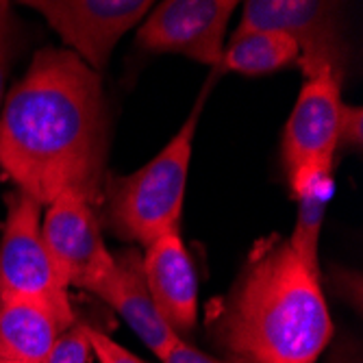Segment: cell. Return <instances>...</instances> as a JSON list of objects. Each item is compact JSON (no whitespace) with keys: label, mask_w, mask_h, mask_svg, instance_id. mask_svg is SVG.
I'll list each match as a JSON object with an SVG mask.
<instances>
[{"label":"cell","mask_w":363,"mask_h":363,"mask_svg":"<svg viewBox=\"0 0 363 363\" xmlns=\"http://www.w3.org/2000/svg\"><path fill=\"white\" fill-rule=\"evenodd\" d=\"M0 5H3V3H0Z\"/></svg>","instance_id":"21"},{"label":"cell","mask_w":363,"mask_h":363,"mask_svg":"<svg viewBox=\"0 0 363 363\" xmlns=\"http://www.w3.org/2000/svg\"><path fill=\"white\" fill-rule=\"evenodd\" d=\"M363 144V111L361 107H344L340 126V146L361 148Z\"/></svg>","instance_id":"19"},{"label":"cell","mask_w":363,"mask_h":363,"mask_svg":"<svg viewBox=\"0 0 363 363\" xmlns=\"http://www.w3.org/2000/svg\"><path fill=\"white\" fill-rule=\"evenodd\" d=\"M42 238L68 287L91 294L116 268L94 205L77 191H63L48 205Z\"/></svg>","instance_id":"7"},{"label":"cell","mask_w":363,"mask_h":363,"mask_svg":"<svg viewBox=\"0 0 363 363\" xmlns=\"http://www.w3.org/2000/svg\"><path fill=\"white\" fill-rule=\"evenodd\" d=\"M211 85L213 79L203 87L179 133L146 166L126 177H105L103 224L118 240L148 246L163 233L179 228L196 126Z\"/></svg>","instance_id":"3"},{"label":"cell","mask_w":363,"mask_h":363,"mask_svg":"<svg viewBox=\"0 0 363 363\" xmlns=\"http://www.w3.org/2000/svg\"><path fill=\"white\" fill-rule=\"evenodd\" d=\"M44 16L50 28L81 61L101 74L116 44L138 26L155 3L150 0H33L24 3Z\"/></svg>","instance_id":"8"},{"label":"cell","mask_w":363,"mask_h":363,"mask_svg":"<svg viewBox=\"0 0 363 363\" xmlns=\"http://www.w3.org/2000/svg\"><path fill=\"white\" fill-rule=\"evenodd\" d=\"M207 326L222 363H315L335 331L320 277L277 233L252 246Z\"/></svg>","instance_id":"2"},{"label":"cell","mask_w":363,"mask_h":363,"mask_svg":"<svg viewBox=\"0 0 363 363\" xmlns=\"http://www.w3.org/2000/svg\"><path fill=\"white\" fill-rule=\"evenodd\" d=\"M22 24L16 18L9 3L0 5V107L5 101V85L11 72V65L22 50Z\"/></svg>","instance_id":"15"},{"label":"cell","mask_w":363,"mask_h":363,"mask_svg":"<svg viewBox=\"0 0 363 363\" xmlns=\"http://www.w3.org/2000/svg\"><path fill=\"white\" fill-rule=\"evenodd\" d=\"M116 268L111 274L98 285L91 294L101 298L107 307H111L133 331L150 352L161 357L177 335L166 324L150 298V291L144 281L142 270V252L135 248L118 250L113 255Z\"/></svg>","instance_id":"11"},{"label":"cell","mask_w":363,"mask_h":363,"mask_svg":"<svg viewBox=\"0 0 363 363\" xmlns=\"http://www.w3.org/2000/svg\"><path fill=\"white\" fill-rule=\"evenodd\" d=\"M89 331L91 324L77 320L70 328H65L59 335L46 363H89V359L94 357Z\"/></svg>","instance_id":"16"},{"label":"cell","mask_w":363,"mask_h":363,"mask_svg":"<svg viewBox=\"0 0 363 363\" xmlns=\"http://www.w3.org/2000/svg\"><path fill=\"white\" fill-rule=\"evenodd\" d=\"M235 7V0H166L152 5L135 42L148 52H177L216 70Z\"/></svg>","instance_id":"9"},{"label":"cell","mask_w":363,"mask_h":363,"mask_svg":"<svg viewBox=\"0 0 363 363\" xmlns=\"http://www.w3.org/2000/svg\"><path fill=\"white\" fill-rule=\"evenodd\" d=\"M144 248V281L159 315L177 335L191 331L198 318V277L179 228Z\"/></svg>","instance_id":"10"},{"label":"cell","mask_w":363,"mask_h":363,"mask_svg":"<svg viewBox=\"0 0 363 363\" xmlns=\"http://www.w3.org/2000/svg\"><path fill=\"white\" fill-rule=\"evenodd\" d=\"M7 216L0 242V298L44 303L77 320L68 283L55 266L42 238V205L20 189L5 198Z\"/></svg>","instance_id":"4"},{"label":"cell","mask_w":363,"mask_h":363,"mask_svg":"<svg viewBox=\"0 0 363 363\" xmlns=\"http://www.w3.org/2000/svg\"><path fill=\"white\" fill-rule=\"evenodd\" d=\"M298 46L279 30H235L224 48L213 74L233 72L244 77H263L298 63Z\"/></svg>","instance_id":"13"},{"label":"cell","mask_w":363,"mask_h":363,"mask_svg":"<svg viewBox=\"0 0 363 363\" xmlns=\"http://www.w3.org/2000/svg\"><path fill=\"white\" fill-rule=\"evenodd\" d=\"M89 340H91V352L98 359V363H146L144 359L126 350L116 340H111L107 333L98 331L94 326L89 331Z\"/></svg>","instance_id":"17"},{"label":"cell","mask_w":363,"mask_h":363,"mask_svg":"<svg viewBox=\"0 0 363 363\" xmlns=\"http://www.w3.org/2000/svg\"><path fill=\"white\" fill-rule=\"evenodd\" d=\"M328 363H357V357L352 350H337L335 357L328 359Z\"/></svg>","instance_id":"20"},{"label":"cell","mask_w":363,"mask_h":363,"mask_svg":"<svg viewBox=\"0 0 363 363\" xmlns=\"http://www.w3.org/2000/svg\"><path fill=\"white\" fill-rule=\"evenodd\" d=\"M77 320L26 298H0V363H46L59 335Z\"/></svg>","instance_id":"12"},{"label":"cell","mask_w":363,"mask_h":363,"mask_svg":"<svg viewBox=\"0 0 363 363\" xmlns=\"http://www.w3.org/2000/svg\"><path fill=\"white\" fill-rule=\"evenodd\" d=\"M159 359H161V363H222L220 359H216L203 350H198L196 346H191L183 337H177L172 342V346Z\"/></svg>","instance_id":"18"},{"label":"cell","mask_w":363,"mask_h":363,"mask_svg":"<svg viewBox=\"0 0 363 363\" xmlns=\"http://www.w3.org/2000/svg\"><path fill=\"white\" fill-rule=\"evenodd\" d=\"M105 161L103 77L68 48H42L0 107V168L40 205L63 191L94 205Z\"/></svg>","instance_id":"1"},{"label":"cell","mask_w":363,"mask_h":363,"mask_svg":"<svg viewBox=\"0 0 363 363\" xmlns=\"http://www.w3.org/2000/svg\"><path fill=\"white\" fill-rule=\"evenodd\" d=\"M340 5L326 0H248L238 30H279L298 46L305 79L333 74L344 81L348 46L340 28Z\"/></svg>","instance_id":"6"},{"label":"cell","mask_w":363,"mask_h":363,"mask_svg":"<svg viewBox=\"0 0 363 363\" xmlns=\"http://www.w3.org/2000/svg\"><path fill=\"white\" fill-rule=\"evenodd\" d=\"M335 194V181L333 174H326L315 179L296 201H298V213H296L294 233L287 238L291 250L303 261V266L320 277V233L326 207L331 203Z\"/></svg>","instance_id":"14"},{"label":"cell","mask_w":363,"mask_h":363,"mask_svg":"<svg viewBox=\"0 0 363 363\" xmlns=\"http://www.w3.org/2000/svg\"><path fill=\"white\" fill-rule=\"evenodd\" d=\"M342 81L333 74L305 79L283 130V163L291 196L298 198L315 179L333 174L344 116Z\"/></svg>","instance_id":"5"}]
</instances>
